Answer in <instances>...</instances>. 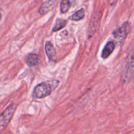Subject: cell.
I'll return each mask as SVG.
<instances>
[{
	"label": "cell",
	"mask_w": 134,
	"mask_h": 134,
	"mask_svg": "<svg viewBox=\"0 0 134 134\" xmlns=\"http://www.w3.org/2000/svg\"><path fill=\"white\" fill-rule=\"evenodd\" d=\"M26 63L29 66H36L40 63V60L35 54H29L26 58Z\"/></svg>",
	"instance_id": "cell-7"
},
{
	"label": "cell",
	"mask_w": 134,
	"mask_h": 134,
	"mask_svg": "<svg viewBox=\"0 0 134 134\" xmlns=\"http://www.w3.org/2000/svg\"><path fill=\"white\" fill-rule=\"evenodd\" d=\"M59 85V81L52 80L37 85L33 91V97L37 99L44 98L49 96Z\"/></svg>",
	"instance_id": "cell-1"
},
{
	"label": "cell",
	"mask_w": 134,
	"mask_h": 134,
	"mask_svg": "<svg viewBox=\"0 0 134 134\" xmlns=\"http://www.w3.org/2000/svg\"><path fill=\"white\" fill-rule=\"evenodd\" d=\"M131 26L128 22L123 24L120 27L117 28L113 31V36L119 41H123L127 37L129 33L130 32Z\"/></svg>",
	"instance_id": "cell-4"
},
{
	"label": "cell",
	"mask_w": 134,
	"mask_h": 134,
	"mask_svg": "<svg viewBox=\"0 0 134 134\" xmlns=\"http://www.w3.org/2000/svg\"><path fill=\"white\" fill-rule=\"evenodd\" d=\"M117 1L118 0H109V3L110 5H114L116 4Z\"/></svg>",
	"instance_id": "cell-13"
},
{
	"label": "cell",
	"mask_w": 134,
	"mask_h": 134,
	"mask_svg": "<svg viewBox=\"0 0 134 134\" xmlns=\"http://www.w3.org/2000/svg\"><path fill=\"white\" fill-rule=\"evenodd\" d=\"M115 44L114 42L109 41L105 44L104 48L103 49V51L102 52V58L106 59L112 54L115 49Z\"/></svg>",
	"instance_id": "cell-6"
},
{
	"label": "cell",
	"mask_w": 134,
	"mask_h": 134,
	"mask_svg": "<svg viewBox=\"0 0 134 134\" xmlns=\"http://www.w3.org/2000/svg\"><path fill=\"white\" fill-rule=\"evenodd\" d=\"M45 52L50 60H52L56 56V51L51 42L47 41L45 44Z\"/></svg>",
	"instance_id": "cell-8"
},
{
	"label": "cell",
	"mask_w": 134,
	"mask_h": 134,
	"mask_svg": "<svg viewBox=\"0 0 134 134\" xmlns=\"http://www.w3.org/2000/svg\"><path fill=\"white\" fill-rule=\"evenodd\" d=\"M71 3L69 0H62L60 5V11L62 13H65L69 10Z\"/></svg>",
	"instance_id": "cell-11"
},
{
	"label": "cell",
	"mask_w": 134,
	"mask_h": 134,
	"mask_svg": "<svg viewBox=\"0 0 134 134\" xmlns=\"http://www.w3.org/2000/svg\"><path fill=\"white\" fill-rule=\"evenodd\" d=\"M1 17H2V16H1V13H0V21H1Z\"/></svg>",
	"instance_id": "cell-14"
},
{
	"label": "cell",
	"mask_w": 134,
	"mask_h": 134,
	"mask_svg": "<svg viewBox=\"0 0 134 134\" xmlns=\"http://www.w3.org/2000/svg\"><path fill=\"white\" fill-rule=\"evenodd\" d=\"M57 0H48L43 3V5L41 6L40 9L39 10V13L41 14H45L48 13L53 9V8L56 6Z\"/></svg>",
	"instance_id": "cell-5"
},
{
	"label": "cell",
	"mask_w": 134,
	"mask_h": 134,
	"mask_svg": "<svg viewBox=\"0 0 134 134\" xmlns=\"http://www.w3.org/2000/svg\"><path fill=\"white\" fill-rule=\"evenodd\" d=\"M66 24L67 20L62 19V18H58L56 20V22H55L54 26L53 28H52V31L55 32V31H58L59 30H62V29L64 28L66 26Z\"/></svg>",
	"instance_id": "cell-9"
},
{
	"label": "cell",
	"mask_w": 134,
	"mask_h": 134,
	"mask_svg": "<svg viewBox=\"0 0 134 134\" xmlns=\"http://www.w3.org/2000/svg\"><path fill=\"white\" fill-rule=\"evenodd\" d=\"M98 19H94V18H92V22L90 23V26H89V33L90 34H94V32L96 30L97 27H98Z\"/></svg>",
	"instance_id": "cell-12"
},
{
	"label": "cell",
	"mask_w": 134,
	"mask_h": 134,
	"mask_svg": "<svg viewBox=\"0 0 134 134\" xmlns=\"http://www.w3.org/2000/svg\"><path fill=\"white\" fill-rule=\"evenodd\" d=\"M85 11L84 9H81L80 10L76 11L73 15L71 16V20L74 21L81 20V19L85 17Z\"/></svg>",
	"instance_id": "cell-10"
},
{
	"label": "cell",
	"mask_w": 134,
	"mask_h": 134,
	"mask_svg": "<svg viewBox=\"0 0 134 134\" xmlns=\"http://www.w3.org/2000/svg\"><path fill=\"white\" fill-rule=\"evenodd\" d=\"M16 105L12 103L7 107L5 111L0 114V133L5 129V128L10 122L16 109Z\"/></svg>",
	"instance_id": "cell-2"
},
{
	"label": "cell",
	"mask_w": 134,
	"mask_h": 134,
	"mask_svg": "<svg viewBox=\"0 0 134 134\" xmlns=\"http://www.w3.org/2000/svg\"><path fill=\"white\" fill-rule=\"evenodd\" d=\"M134 79V44L131 47L126 58L124 80L126 82H130Z\"/></svg>",
	"instance_id": "cell-3"
}]
</instances>
